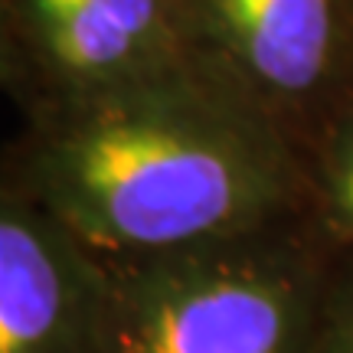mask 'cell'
<instances>
[{
	"mask_svg": "<svg viewBox=\"0 0 353 353\" xmlns=\"http://www.w3.org/2000/svg\"><path fill=\"white\" fill-rule=\"evenodd\" d=\"M13 187L108 262L311 213L307 167L272 108L176 63L59 99Z\"/></svg>",
	"mask_w": 353,
	"mask_h": 353,
	"instance_id": "1",
	"label": "cell"
},
{
	"mask_svg": "<svg viewBox=\"0 0 353 353\" xmlns=\"http://www.w3.org/2000/svg\"><path fill=\"white\" fill-rule=\"evenodd\" d=\"M298 213L239 236L114 259L105 353H317L337 262Z\"/></svg>",
	"mask_w": 353,
	"mask_h": 353,
	"instance_id": "2",
	"label": "cell"
},
{
	"mask_svg": "<svg viewBox=\"0 0 353 353\" xmlns=\"http://www.w3.org/2000/svg\"><path fill=\"white\" fill-rule=\"evenodd\" d=\"M112 268L23 190L0 200V353H105Z\"/></svg>",
	"mask_w": 353,
	"mask_h": 353,
	"instance_id": "3",
	"label": "cell"
},
{
	"mask_svg": "<svg viewBox=\"0 0 353 353\" xmlns=\"http://www.w3.org/2000/svg\"><path fill=\"white\" fill-rule=\"evenodd\" d=\"M200 7L242 85L272 114L275 101L298 105L327 82L337 50L334 0H200Z\"/></svg>",
	"mask_w": 353,
	"mask_h": 353,
	"instance_id": "4",
	"label": "cell"
},
{
	"mask_svg": "<svg viewBox=\"0 0 353 353\" xmlns=\"http://www.w3.org/2000/svg\"><path fill=\"white\" fill-rule=\"evenodd\" d=\"M307 180L311 219L324 229L330 245L353 252V101L324 125Z\"/></svg>",
	"mask_w": 353,
	"mask_h": 353,
	"instance_id": "5",
	"label": "cell"
},
{
	"mask_svg": "<svg viewBox=\"0 0 353 353\" xmlns=\"http://www.w3.org/2000/svg\"><path fill=\"white\" fill-rule=\"evenodd\" d=\"M317 353H353V252L337 262L330 281Z\"/></svg>",
	"mask_w": 353,
	"mask_h": 353,
	"instance_id": "6",
	"label": "cell"
}]
</instances>
